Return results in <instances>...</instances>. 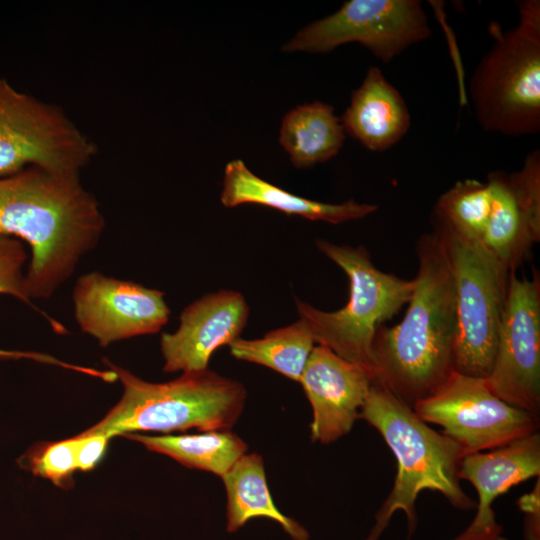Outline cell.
Returning <instances> with one entry per match:
<instances>
[{
    "label": "cell",
    "mask_w": 540,
    "mask_h": 540,
    "mask_svg": "<svg viewBox=\"0 0 540 540\" xmlns=\"http://www.w3.org/2000/svg\"><path fill=\"white\" fill-rule=\"evenodd\" d=\"M492 204L482 245L509 271L526 262L533 244L540 240V215L520 199L506 171L495 170L486 178Z\"/></svg>",
    "instance_id": "ac0fdd59"
},
{
    "label": "cell",
    "mask_w": 540,
    "mask_h": 540,
    "mask_svg": "<svg viewBox=\"0 0 540 540\" xmlns=\"http://www.w3.org/2000/svg\"><path fill=\"white\" fill-rule=\"evenodd\" d=\"M18 464L59 487H65L77 469L75 438L32 447L19 458Z\"/></svg>",
    "instance_id": "d4e9b609"
},
{
    "label": "cell",
    "mask_w": 540,
    "mask_h": 540,
    "mask_svg": "<svg viewBox=\"0 0 540 540\" xmlns=\"http://www.w3.org/2000/svg\"><path fill=\"white\" fill-rule=\"evenodd\" d=\"M414 412L442 427L465 455L505 446L537 432L539 416L497 397L486 378L454 371L432 395L418 402Z\"/></svg>",
    "instance_id": "30bf717a"
},
{
    "label": "cell",
    "mask_w": 540,
    "mask_h": 540,
    "mask_svg": "<svg viewBox=\"0 0 540 540\" xmlns=\"http://www.w3.org/2000/svg\"><path fill=\"white\" fill-rule=\"evenodd\" d=\"M492 197L487 181H457L435 203L432 223L444 225L471 240L481 242L491 211Z\"/></svg>",
    "instance_id": "603a6c76"
},
{
    "label": "cell",
    "mask_w": 540,
    "mask_h": 540,
    "mask_svg": "<svg viewBox=\"0 0 540 540\" xmlns=\"http://www.w3.org/2000/svg\"><path fill=\"white\" fill-rule=\"evenodd\" d=\"M314 346L307 321L299 317L296 322L272 330L262 338H238L229 348L236 359L263 365L299 382Z\"/></svg>",
    "instance_id": "7402d4cb"
},
{
    "label": "cell",
    "mask_w": 540,
    "mask_h": 540,
    "mask_svg": "<svg viewBox=\"0 0 540 540\" xmlns=\"http://www.w3.org/2000/svg\"><path fill=\"white\" fill-rule=\"evenodd\" d=\"M492 540H507V539L499 535V536H497L496 538H494Z\"/></svg>",
    "instance_id": "83f0119b"
},
{
    "label": "cell",
    "mask_w": 540,
    "mask_h": 540,
    "mask_svg": "<svg viewBox=\"0 0 540 540\" xmlns=\"http://www.w3.org/2000/svg\"><path fill=\"white\" fill-rule=\"evenodd\" d=\"M359 418L379 431L398 466L392 491L376 514V523L366 540H378L398 510L406 514L409 539L417 525L415 503L423 490L440 492L460 509L475 507L459 482L460 462L465 456L462 447L430 428L411 407L376 380Z\"/></svg>",
    "instance_id": "3957f363"
},
{
    "label": "cell",
    "mask_w": 540,
    "mask_h": 540,
    "mask_svg": "<svg viewBox=\"0 0 540 540\" xmlns=\"http://www.w3.org/2000/svg\"><path fill=\"white\" fill-rule=\"evenodd\" d=\"M540 473L538 432L489 452L465 455L459 478L469 481L478 493L477 513L469 527L453 540H492L500 535L492 503L512 486Z\"/></svg>",
    "instance_id": "9a60e30c"
},
{
    "label": "cell",
    "mask_w": 540,
    "mask_h": 540,
    "mask_svg": "<svg viewBox=\"0 0 540 540\" xmlns=\"http://www.w3.org/2000/svg\"><path fill=\"white\" fill-rule=\"evenodd\" d=\"M124 436L142 443L149 450L165 454L186 467L208 471L221 478L247 450L246 443L230 430L184 435Z\"/></svg>",
    "instance_id": "44dd1931"
},
{
    "label": "cell",
    "mask_w": 540,
    "mask_h": 540,
    "mask_svg": "<svg viewBox=\"0 0 540 540\" xmlns=\"http://www.w3.org/2000/svg\"><path fill=\"white\" fill-rule=\"evenodd\" d=\"M27 254L23 242L19 239L0 234V294L12 295L35 308L49 322L52 329L59 334L66 332L65 327L44 311L35 307L28 295L26 273L23 267ZM30 359L33 361L57 365L78 371L79 367L63 362L50 355L32 352L0 349V360Z\"/></svg>",
    "instance_id": "cb8c5ba5"
},
{
    "label": "cell",
    "mask_w": 540,
    "mask_h": 540,
    "mask_svg": "<svg viewBox=\"0 0 540 540\" xmlns=\"http://www.w3.org/2000/svg\"><path fill=\"white\" fill-rule=\"evenodd\" d=\"M220 201L227 208L255 204L331 224L362 219L378 209L375 204L359 203L354 199L332 204L292 194L257 176L240 159L230 161L225 167Z\"/></svg>",
    "instance_id": "e0dca14e"
},
{
    "label": "cell",
    "mask_w": 540,
    "mask_h": 540,
    "mask_svg": "<svg viewBox=\"0 0 540 540\" xmlns=\"http://www.w3.org/2000/svg\"><path fill=\"white\" fill-rule=\"evenodd\" d=\"M373 380L364 367L314 346L299 381L312 407L311 439L329 444L349 433Z\"/></svg>",
    "instance_id": "5bb4252c"
},
{
    "label": "cell",
    "mask_w": 540,
    "mask_h": 540,
    "mask_svg": "<svg viewBox=\"0 0 540 540\" xmlns=\"http://www.w3.org/2000/svg\"><path fill=\"white\" fill-rule=\"evenodd\" d=\"M340 120L345 133L373 152L392 148L411 125L403 96L375 66L368 68L361 85L352 91Z\"/></svg>",
    "instance_id": "2e32d148"
},
{
    "label": "cell",
    "mask_w": 540,
    "mask_h": 540,
    "mask_svg": "<svg viewBox=\"0 0 540 540\" xmlns=\"http://www.w3.org/2000/svg\"><path fill=\"white\" fill-rule=\"evenodd\" d=\"M539 481L536 488L519 500V506L527 515V540H539Z\"/></svg>",
    "instance_id": "4316f807"
},
{
    "label": "cell",
    "mask_w": 540,
    "mask_h": 540,
    "mask_svg": "<svg viewBox=\"0 0 540 540\" xmlns=\"http://www.w3.org/2000/svg\"><path fill=\"white\" fill-rule=\"evenodd\" d=\"M249 306L238 291L208 293L188 305L173 333H163L160 347L165 372L208 369L212 354L240 338L249 317Z\"/></svg>",
    "instance_id": "4fadbf2b"
},
{
    "label": "cell",
    "mask_w": 540,
    "mask_h": 540,
    "mask_svg": "<svg viewBox=\"0 0 540 540\" xmlns=\"http://www.w3.org/2000/svg\"><path fill=\"white\" fill-rule=\"evenodd\" d=\"M222 479L227 493L228 532L237 531L253 518L265 517L279 523L293 540H309L307 530L275 506L260 455H242Z\"/></svg>",
    "instance_id": "ffe728a7"
},
{
    "label": "cell",
    "mask_w": 540,
    "mask_h": 540,
    "mask_svg": "<svg viewBox=\"0 0 540 540\" xmlns=\"http://www.w3.org/2000/svg\"><path fill=\"white\" fill-rule=\"evenodd\" d=\"M316 247L348 276L349 299L336 311H323L296 299L315 343L364 367L374 376L373 343L380 325L392 319L411 299L414 280L379 270L362 245H338L324 239Z\"/></svg>",
    "instance_id": "8992f818"
},
{
    "label": "cell",
    "mask_w": 540,
    "mask_h": 540,
    "mask_svg": "<svg viewBox=\"0 0 540 540\" xmlns=\"http://www.w3.org/2000/svg\"><path fill=\"white\" fill-rule=\"evenodd\" d=\"M77 470L87 472L93 469L103 457L111 438L104 435L75 436Z\"/></svg>",
    "instance_id": "484cf974"
},
{
    "label": "cell",
    "mask_w": 540,
    "mask_h": 540,
    "mask_svg": "<svg viewBox=\"0 0 540 540\" xmlns=\"http://www.w3.org/2000/svg\"><path fill=\"white\" fill-rule=\"evenodd\" d=\"M105 363L122 383L123 395L101 421L82 432L85 435L230 430L246 403L247 391L240 382L208 369L152 383L107 359Z\"/></svg>",
    "instance_id": "277c9868"
},
{
    "label": "cell",
    "mask_w": 540,
    "mask_h": 540,
    "mask_svg": "<svg viewBox=\"0 0 540 540\" xmlns=\"http://www.w3.org/2000/svg\"><path fill=\"white\" fill-rule=\"evenodd\" d=\"M432 35L419 0H349L302 28L283 52L328 53L356 42L384 63Z\"/></svg>",
    "instance_id": "9c48e42d"
},
{
    "label": "cell",
    "mask_w": 540,
    "mask_h": 540,
    "mask_svg": "<svg viewBox=\"0 0 540 540\" xmlns=\"http://www.w3.org/2000/svg\"><path fill=\"white\" fill-rule=\"evenodd\" d=\"M164 292L99 272L82 275L73 290L80 329L106 347L113 342L154 334L168 322Z\"/></svg>",
    "instance_id": "7c38bea8"
},
{
    "label": "cell",
    "mask_w": 540,
    "mask_h": 540,
    "mask_svg": "<svg viewBox=\"0 0 540 540\" xmlns=\"http://www.w3.org/2000/svg\"><path fill=\"white\" fill-rule=\"evenodd\" d=\"M97 146L56 105L0 77V178L37 166L79 175Z\"/></svg>",
    "instance_id": "ba28073f"
},
{
    "label": "cell",
    "mask_w": 540,
    "mask_h": 540,
    "mask_svg": "<svg viewBox=\"0 0 540 540\" xmlns=\"http://www.w3.org/2000/svg\"><path fill=\"white\" fill-rule=\"evenodd\" d=\"M346 133L334 107L314 101L288 111L281 123L279 143L297 168H308L335 157Z\"/></svg>",
    "instance_id": "d6986e66"
},
{
    "label": "cell",
    "mask_w": 540,
    "mask_h": 540,
    "mask_svg": "<svg viewBox=\"0 0 540 540\" xmlns=\"http://www.w3.org/2000/svg\"><path fill=\"white\" fill-rule=\"evenodd\" d=\"M419 266L400 323L380 325L373 343L374 380L409 407L436 392L454 372L457 308L450 265L438 235H422Z\"/></svg>",
    "instance_id": "7a4b0ae2"
},
{
    "label": "cell",
    "mask_w": 540,
    "mask_h": 540,
    "mask_svg": "<svg viewBox=\"0 0 540 540\" xmlns=\"http://www.w3.org/2000/svg\"><path fill=\"white\" fill-rule=\"evenodd\" d=\"M452 274L457 308L454 371L487 378L493 368L509 278L506 269L481 242L468 240L432 223Z\"/></svg>",
    "instance_id": "52a82bcc"
},
{
    "label": "cell",
    "mask_w": 540,
    "mask_h": 540,
    "mask_svg": "<svg viewBox=\"0 0 540 540\" xmlns=\"http://www.w3.org/2000/svg\"><path fill=\"white\" fill-rule=\"evenodd\" d=\"M504 402L539 416L540 410V276L509 278L496 355L486 378Z\"/></svg>",
    "instance_id": "8fae6325"
},
{
    "label": "cell",
    "mask_w": 540,
    "mask_h": 540,
    "mask_svg": "<svg viewBox=\"0 0 540 540\" xmlns=\"http://www.w3.org/2000/svg\"><path fill=\"white\" fill-rule=\"evenodd\" d=\"M517 8L513 28L490 22L493 44L469 82L479 126L513 137L540 132V1L521 0Z\"/></svg>",
    "instance_id": "5b68a950"
},
{
    "label": "cell",
    "mask_w": 540,
    "mask_h": 540,
    "mask_svg": "<svg viewBox=\"0 0 540 540\" xmlns=\"http://www.w3.org/2000/svg\"><path fill=\"white\" fill-rule=\"evenodd\" d=\"M105 220L79 175L37 166L0 178V234L31 248L30 299L49 298L99 242Z\"/></svg>",
    "instance_id": "6da1fadb"
}]
</instances>
